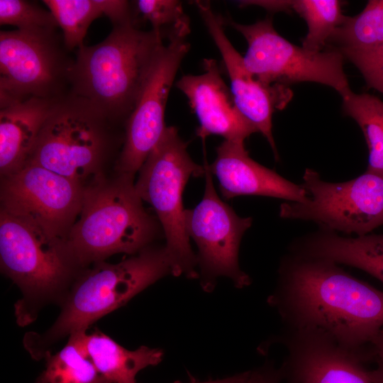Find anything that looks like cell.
<instances>
[{"label": "cell", "instance_id": "obj_15", "mask_svg": "<svg viewBox=\"0 0 383 383\" xmlns=\"http://www.w3.org/2000/svg\"><path fill=\"white\" fill-rule=\"evenodd\" d=\"M202 67V74L183 75L176 83L199 121L196 135L203 140L216 135L224 140L244 143L258 131L236 106L216 60L204 59Z\"/></svg>", "mask_w": 383, "mask_h": 383}, {"label": "cell", "instance_id": "obj_11", "mask_svg": "<svg viewBox=\"0 0 383 383\" xmlns=\"http://www.w3.org/2000/svg\"><path fill=\"white\" fill-rule=\"evenodd\" d=\"M190 21L172 28L160 48L135 106L125 124V141L115 165L117 173L135 175L160 140L165 112L179 66L190 49Z\"/></svg>", "mask_w": 383, "mask_h": 383}, {"label": "cell", "instance_id": "obj_13", "mask_svg": "<svg viewBox=\"0 0 383 383\" xmlns=\"http://www.w3.org/2000/svg\"><path fill=\"white\" fill-rule=\"evenodd\" d=\"M1 179V211L65 240L82 209L83 184L31 162Z\"/></svg>", "mask_w": 383, "mask_h": 383}, {"label": "cell", "instance_id": "obj_12", "mask_svg": "<svg viewBox=\"0 0 383 383\" xmlns=\"http://www.w3.org/2000/svg\"><path fill=\"white\" fill-rule=\"evenodd\" d=\"M205 189L201 201L185 210L187 233L198 248L199 274L204 289L209 291L218 277H228L239 289L251 283L240 267L238 252L241 239L251 226L250 217L243 218L218 196L208 164L204 162Z\"/></svg>", "mask_w": 383, "mask_h": 383}, {"label": "cell", "instance_id": "obj_31", "mask_svg": "<svg viewBox=\"0 0 383 383\" xmlns=\"http://www.w3.org/2000/svg\"><path fill=\"white\" fill-rule=\"evenodd\" d=\"M245 375V372L242 373H239L237 374H234L233 376L227 377L223 379H211V380H206V381H190L187 383H237L240 380H241ZM174 383H182L181 382H176Z\"/></svg>", "mask_w": 383, "mask_h": 383}, {"label": "cell", "instance_id": "obj_16", "mask_svg": "<svg viewBox=\"0 0 383 383\" xmlns=\"http://www.w3.org/2000/svg\"><path fill=\"white\" fill-rule=\"evenodd\" d=\"M216 151V157L208 167L216 177L224 199L253 195L301 202L308 198L301 184L253 160L244 143L223 140Z\"/></svg>", "mask_w": 383, "mask_h": 383}, {"label": "cell", "instance_id": "obj_10", "mask_svg": "<svg viewBox=\"0 0 383 383\" xmlns=\"http://www.w3.org/2000/svg\"><path fill=\"white\" fill-rule=\"evenodd\" d=\"M0 262L1 271L30 303L63 294L78 268L63 240L1 210Z\"/></svg>", "mask_w": 383, "mask_h": 383}, {"label": "cell", "instance_id": "obj_21", "mask_svg": "<svg viewBox=\"0 0 383 383\" xmlns=\"http://www.w3.org/2000/svg\"><path fill=\"white\" fill-rule=\"evenodd\" d=\"M328 43L341 53L364 54L383 45V0H370L360 13L345 16Z\"/></svg>", "mask_w": 383, "mask_h": 383}, {"label": "cell", "instance_id": "obj_1", "mask_svg": "<svg viewBox=\"0 0 383 383\" xmlns=\"http://www.w3.org/2000/svg\"><path fill=\"white\" fill-rule=\"evenodd\" d=\"M340 265L289 252L267 302L287 328L319 331L372 356V343L383 328V292Z\"/></svg>", "mask_w": 383, "mask_h": 383}, {"label": "cell", "instance_id": "obj_18", "mask_svg": "<svg viewBox=\"0 0 383 383\" xmlns=\"http://www.w3.org/2000/svg\"><path fill=\"white\" fill-rule=\"evenodd\" d=\"M289 250L357 268L383 284V234L347 237L319 228L296 240Z\"/></svg>", "mask_w": 383, "mask_h": 383}, {"label": "cell", "instance_id": "obj_24", "mask_svg": "<svg viewBox=\"0 0 383 383\" xmlns=\"http://www.w3.org/2000/svg\"><path fill=\"white\" fill-rule=\"evenodd\" d=\"M43 3L53 15L71 52L83 45L90 24L103 15L96 0H43Z\"/></svg>", "mask_w": 383, "mask_h": 383}, {"label": "cell", "instance_id": "obj_4", "mask_svg": "<svg viewBox=\"0 0 383 383\" xmlns=\"http://www.w3.org/2000/svg\"><path fill=\"white\" fill-rule=\"evenodd\" d=\"M124 141V126L70 93L54 104L28 162L84 185L117 162Z\"/></svg>", "mask_w": 383, "mask_h": 383}, {"label": "cell", "instance_id": "obj_29", "mask_svg": "<svg viewBox=\"0 0 383 383\" xmlns=\"http://www.w3.org/2000/svg\"><path fill=\"white\" fill-rule=\"evenodd\" d=\"M237 383H282L280 367L277 368L271 362L245 372L243 378Z\"/></svg>", "mask_w": 383, "mask_h": 383}, {"label": "cell", "instance_id": "obj_19", "mask_svg": "<svg viewBox=\"0 0 383 383\" xmlns=\"http://www.w3.org/2000/svg\"><path fill=\"white\" fill-rule=\"evenodd\" d=\"M77 333L97 370L110 383H137L140 371L158 365L164 357L162 350L145 345L127 350L100 331Z\"/></svg>", "mask_w": 383, "mask_h": 383}, {"label": "cell", "instance_id": "obj_22", "mask_svg": "<svg viewBox=\"0 0 383 383\" xmlns=\"http://www.w3.org/2000/svg\"><path fill=\"white\" fill-rule=\"evenodd\" d=\"M344 113L361 128L368 148L367 171L383 176V101L352 90L342 96Z\"/></svg>", "mask_w": 383, "mask_h": 383}, {"label": "cell", "instance_id": "obj_32", "mask_svg": "<svg viewBox=\"0 0 383 383\" xmlns=\"http://www.w3.org/2000/svg\"><path fill=\"white\" fill-rule=\"evenodd\" d=\"M377 366L368 370L367 374L372 383H383V362L376 360Z\"/></svg>", "mask_w": 383, "mask_h": 383}, {"label": "cell", "instance_id": "obj_2", "mask_svg": "<svg viewBox=\"0 0 383 383\" xmlns=\"http://www.w3.org/2000/svg\"><path fill=\"white\" fill-rule=\"evenodd\" d=\"M134 177L116 172L107 179L101 173L84 185L79 218L64 240L78 268L116 253L135 255L163 235L158 219L144 208Z\"/></svg>", "mask_w": 383, "mask_h": 383}, {"label": "cell", "instance_id": "obj_7", "mask_svg": "<svg viewBox=\"0 0 383 383\" xmlns=\"http://www.w3.org/2000/svg\"><path fill=\"white\" fill-rule=\"evenodd\" d=\"M57 30L0 32V108L71 93L75 57Z\"/></svg>", "mask_w": 383, "mask_h": 383}, {"label": "cell", "instance_id": "obj_17", "mask_svg": "<svg viewBox=\"0 0 383 383\" xmlns=\"http://www.w3.org/2000/svg\"><path fill=\"white\" fill-rule=\"evenodd\" d=\"M57 101L32 98L0 108L1 178L19 171L28 163Z\"/></svg>", "mask_w": 383, "mask_h": 383}, {"label": "cell", "instance_id": "obj_20", "mask_svg": "<svg viewBox=\"0 0 383 383\" xmlns=\"http://www.w3.org/2000/svg\"><path fill=\"white\" fill-rule=\"evenodd\" d=\"M238 4L240 8L258 6L272 12L294 11L308 26L302 47L312 52L323 51L345 17L338 0H244Z\"/></svg>", "mask_w": 383, "mask_h": 383}, {"label": "cell", "instance_id": "obj_9", "mask_svg": "<svg viewBox=\"0 0 383 383\" xmlns=\"http://www.w3.org/2000/svg\"><path fill=\"white\" fill-rule=\"evenodd\" d=\"M302 179L308 198L282 203L281 218L312 221L321 229L357 236L383 225V176L366 170L346 182H328L306 168Z\"/></svg>", "mask_w": 383, "mask_h": 383}, {"label": "cell", "instance_id": "obj_30", "mask_svg": "<svg viewBox=\"0 0 383 383\" xmlns=\"http://www.w3.org/2000/svg\"><path fill=\"white\" fill-rule=\"evenodd\" d=\"M371 351L375 361L383 362V328L372 342Z\"/></svg>", "mask_w": 383, "mask_h": 383}, {"label": "cell", "instance_id": "obj_23", "mask_svg": "<svg viewBox=\"0 0 383 383\" xmlns=\"http://www.w3.org/2000/svg\"><path fill=\"white\" fill-rule=\"evenodd\" d=\"M45 356V369L35 383H110L87 355L79 333L70 335L67 343L59 352Z\"/></svg>", "mask_w": 383, "mask_h": 383}, {"label": "cell", "instance_id": "obj_26", "mask_svg": "<svg viewBox=\"0 0 383 383\" xmlns=\"http://www.w3.org/2000/svg\"><path fill=\"white\" fill-rule=\"evenodd\" d=\"M133 4L139 27L142 23L149 22L155 31L167 32L189 21L180 1L137 0Z\"/></svg>", "mask_w": 383, "mask_h": 383}, {"label": "cell", "instance_id": "obj_14", "mask_svg": "<svg viewBox=\"0 0 383 383\" xmlns=\"http://www.w3.org/2000/svg\"><path fill=\"white\" fill-rule=\"evenodd\" d=\"M194 4L222 57L231 82V91L240 113L269 143L276 160L278 152L272 135V115L289 102L292 92L287 86L265 85L255 79L246 69L243 57L226 36L223 16L215 13L209 1Z\"/></svg>", "mask_w": 383, "mask_h": 383}, {"label": "cell", "instance_id": "obj_25", "mask_svg": "<svg viewBox=\"0 0 383 383\" xmlns=\"http://www.w3.org/2000/svg\"><path fill=\"white\" fill-rule=\"evenodd\" d=\"M0 24L26 32L52 31L59 27L50 11L25 0H0Z\"/></svg>", "mask_w": 383, "mask_h": 383}, {"label": "cell", "instance_id": "obj_8", "mask_svg": "<svg viewBox=\"0 0 383 383\" xmlns=\"http://www.w3.org/2000/svg\"><path fill=\"white\" fill-rule=\"evenodd\" d=\"M225 26L239 32L248 48L244 65L253 77L271 86L309 82L329 86L342 96L349 91L343 70L345 60L335 48L312 52L297 46L280 35L272 20L266 18L252 24H241L223 16Z\"/></svg>", "mask_w": 383, "mask_h": 383}, {"label": "cell", "instance_id": "obj_28", "mask_svg": "<svg viewBox=\"0 0 383 383\" xmlns=\"http://www.w3.org/2000/svg\"><path fill=\"white\" fill-rule=\"evenodd\" d=\"M103 15L107 16L113 27L133 25L140 28L135 11L133 1L96 0Z\"/></svg>", "mask_w": 383, "mask_h": 383}, {"label": "cell", "instance_id": "obj_5", "mask_svg": "<svg viewBox=\"0 0 383 383\" xmlns=\"http://www.w3.org/2000/svg\"><path fill=\"white\" fill-rule=\"evenodd\" d=\"M82 274L63 296L61 312L42 338L34 341L33 355L66 335L84 332L94 322L125 304L166 275H173L165 245L148 246L117 264L104 261Z\"/></svg>", "mask_w": 383, "mask_h": 383}, {"label": "cell", "instance_id": "obj_6", "mask_svg": "<svg viewBox=\"0 0 383 383\" xmlns=\"http://www.w3.org/2000/svg\"><path fill=\"white\" fill-rule=\"evenodd\" d=\"M205 172L204 164L198 165L191 158L187 143L178 129L168 126L139 170L135 183L141 199L156 213L176 277H199L196 255L186 231L182 196L189 178L204 176Z\"/></svg>", "mask_w": 383, "mask_h": 383}, {"label": "cell", "instance_id": "obj_27", "mask_svg": "<svg viewBox=\"0 0 383 383\" xmlns=\"http://www.w3.org/2000/svg\"><path fill=\"white\" fill-rule=\"evenodd\" d=\"M342 55L356 66L369 87L383 94V45L367 53Z\"/></svg>", "mask_w": 383, "mask_h": 383}, {"label": "cell", "instance_id": "obj_3", "mask_svg": "<svg viewBox=\"0 0 383 383\" xmlns=\"http://www.w3.org/2000/svg\"><path fill=\"white\" fill-rule=\"evenodd\" d=\"M167 36L127 25L113 27L98 44L82 45L74 55L71 93L125 126Z\"/></svg>", "mask_w": 383, "mask_h": 383}]
</instances>
